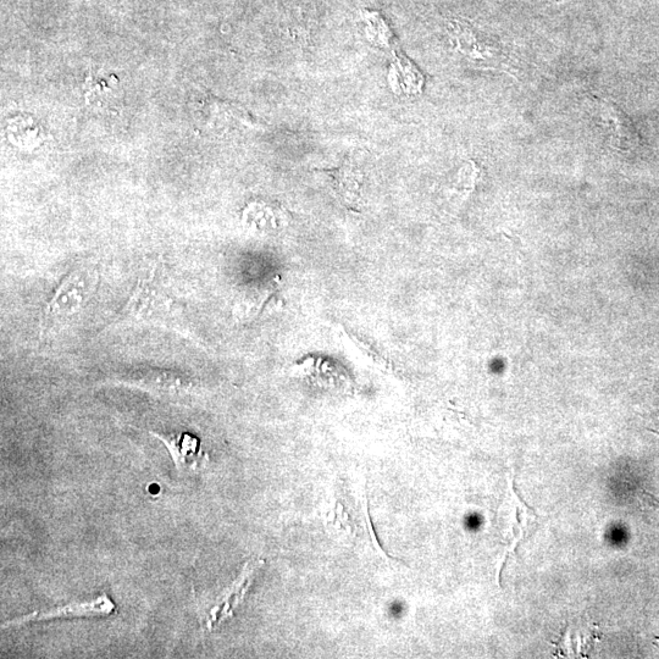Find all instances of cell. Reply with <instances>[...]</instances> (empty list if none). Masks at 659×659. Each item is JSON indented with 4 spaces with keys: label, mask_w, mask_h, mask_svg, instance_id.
Returning a JSON list of instances; mask_svg holds the SVG:
<instances>
[{
    "label": "cell",
    "mask_w": 659,
    "mask_h": 659,
    "mask_svg": "<svg viewBox=\"0 0 659 659\" xmlns=\"http://www.w3.org/2000/svg\"><path fill=\"white\" fill-rule=\"evenodd\" d=\"M151 435L162 441L168 448L171 458L180 472H192L202 468L208 461V454L202 451L201 441L196 436L187 433L159 434L151 431Z\"/></svg>",
    "instance_id": "4"
},
{
    "label": "cell",
    "mask_w": 659,
    "mask_h": 659,
    "mask_svg": "<svg viewBox=\"0 0 659 659\" xmlns=\"http://www.w3.org/2000/svg\"><path fill=\"white\" fill-rule=\"evenodd\" d=\"M125 385L137 387L154 396L179 398L191 396L193 382L191 378L175 371L151 369L138 371L124 381Z\"/></svg>",
    "instance_id": "1"
},
{
    "label": "cell",
    "mask_w": 659,
    "mask_h": 659,
    "mask_svg": "<svg viewBox=\"0 0 659 659\" xmlns=\"http://www.w3.org/2000/svg\"><path fill=\"white\" fill-rule=\"evenodd\" d=\"M85 280L79 274H71L68 279H65L62 286L59 287L57 293L51 299L47 307V314H71L75 312L77 303L73 296L82 297L85 295Z\"/></svg>",
    "instance_id": "6"
},
{
    "label": "cell",
    "mask_w": 659,
    "mask_h": 659,
    "mask_svg": "<svg viewBox=\"0 0 659 659\" xmlns=\"http://www.w3.org/2000/svg\"><path fill=\"white\" fill-rule=\"evenodd\" d=\"M115 609L114 602L107 595H102L97 600L88 602L71 603V605L59 607L49 612H35L20 619L4 623L3 629L15 627L29 622H40V620L69 618V617H92L109 616Z\"/></svg>",
    "instance_id": "5"
},
{
    "label": "cell",
    "mask_w": 659,
    "mask_h": 659,
    "mask_svg": "<svg viewBox=\"0 0 659 659\" xmlns=\"http://www.w3.org/2000/svg\"><path fill=\"white\" fill-rule=\"evenodd\" d=\"M264 561H253L246 564L242 570L240 578H238L223 595L218 598L214 603V607L210 608L207 616V627L213 630L218 627L224 620L229 619L234 614L235 609L240 605L245 598L249 587H251L254 575L257 570L262 567Z\"/></svg>",
    "instance_id": "2"
},
{
    "label": "cell",
    "mask_w": 659,
    "mask_h": 659,
    "mask_svg": "<svg viewBox=\"0 0 659 659\" xmlns=\"http://www.w3.org/2000/svg\"><path fill=\"white\" fill-rule=\"evenodd\" d=\"M596 112L605 124L609 140L618 151H633L639 145V136L627 115L611 102L596 99Z\"/></svg>",
    "instance_id": "3"
}]
</instances>
